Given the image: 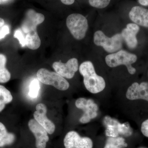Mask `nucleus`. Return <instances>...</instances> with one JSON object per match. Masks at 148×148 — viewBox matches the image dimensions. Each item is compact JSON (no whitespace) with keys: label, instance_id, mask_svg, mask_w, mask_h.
I'll return each instance as SVG.
<instances>
[{"label":"nucleus","instance_id":"1","mask_svg":"<svg viewBox=\"0 0 148 148\" xmlns=\"http://www.w3.org/2000/svg\"><path fill=\"white\" fill-rule=\"evenodd\" d=\"M79 71L83 77L85 87L88 91L95 94L105 89L106 82L103 77L96 73L92 62L86 61L82 63L79 66Z\"/></svg>","mask_w":148,"mask_h":148},{"label":"nucleus","instance_id":"2","mask_svg":"<svg viewBox=\"0 0 148 148\" xmlns=\"http://www.w3.org/2000/svg\"><path fill=\"white\" fill-rule=\"evenodd\" d=\"M105 60L107 65L111 68L124 65L130 74L133 75L136 72V69L132 65L137 61V56L126 51L120 50L116 53L109 54L106 56Z\"/></svg>","mask_w":148,"mask_h":148},{"label":"nucleus","instance_id":"3","mask_svg":"<svg viewBox=\"0 0 148 148\" xmlns=\"http://www.w3.org/2000/svg\"><path fill=\"white\" fill-rule=\"evenodd\" d=\"M123 39L121 34H117L109 38L101 31L95 32L94 42L98 46H101L109 53H113L119 51L122 47Z\"/></svg>","mask_w":148,"mask_h":148},{"label":"nucleus","instance_id":"4","mask_svg":"<svg viewBox=\"0 0 148 148\" xmlns=\"http://www.w3.org/2000/svg\"><path fill=\"white\" fill-rule=\"evenodd\" d=\"M66 25L71 34L77 40H82L85 36L88 29L87 19L79 14H72L67 17Z\"/></svg>","mask_w":148,"mask_h":148},{"label":"nucleus","instance_id":"5","mask_svg":"<svg viewBox=\"0 0 148 148\" xmlns=\"http://www.w3.org/2000/svg\"><path fill=\"white\" fill-rule=\"evenodd\" d=\"M38 79L44 84L54 86L58 90H67L70 84L65 78L60 75L45 69H41L37 73Z\"/></svg>","mask_w":148,"mask_h":148},{"label":"nucleus","instance_id":"6","mask_svg":"<svg viewBox=\"0 0 148 148\" xmlns=\"http://www.w3.org/2000/svg\"><path fill=\"white\" fill-rule=\"evenodd\" d=\"M103 123L106 126L107 136L116 137L121 135L127 137L132 135L133 131L128 123H121L117 120L109 116L104 118Z\"/></svg>","mask_w":148,"mask_h":148},{"label":"nucleus","instance_id":"7","mask_svg":"<svg viewBox=\"0 0 148 148\" xmlns=\"http://www.w3.org/2000/svg\"><path fill=\"white\" fill-rule=\"evenodd\" d=\"M75 104L77 108L83 111V114L79 119L81 123H87L98 116V105L92 99L79 98L77 99Z\"/></svg>","mask_w":148,"mask_h":148},{"label":"nucleus","instance_id":"8","mask_svg":"<svg viewBox=\"0 0 148 148\" xmlns=\"http://www.w3.org/2000/svg\"><path fill=\"white\" fill-rule=\"evenodd\" d=\"M66 148H92V141L88 137H81L75 131H70L64 139Z\"/></svg>","mask_w":148,"mask_h":148},{"label":"nucleus","instance_id":"9","mask_svg":"<svg viewBox=\"0 0 148 148\" xmlns=\"http://www.w3.org/2000/svg\"><path fill=\"white\" fill-rule=\"evenodd\" d=\"M52 66L56 73L61 76L71 79L78 69V62L77 58H72L66 64L61 62H54Z\"/></svg>","mask_w":148,"mask_h":148},{"label":"nucleus","instance_id":"10","mask_svg":"<svg viewBox=\"0 0 148 148\" xmlns=\"http://www.w3.org/2000/svg\"><path fill=\"white\" fill-rule=\"evenodd\" d=\"M28 126L36 138V146L37 148H46L47 143L49 140V137L46 130L35 119L29 121Z\"/></svg>","mask_w":148,"mask_h":148},{"label":"nucleus","instance_id":"11","mask_svg":"<svg viewBox=\"0 0 148 148\" xmlns=\"http://www.w3.org/2000/svg\"><path fill=\"white\" fill-rule=\"evenodd\" d=\"M47 108L45 104L39 103L36 106V111L34 113L35 119L42 126L49 134H52L55 130V125L46 116Z\"/></svg>","mask_w":148,"mask_h":148},{"label":"nucleus","instance_id":"12","mask_svg":"<svg viewBox=\"0 0 148 148\" xmlns=\"http://www.w3.org/2000/svg\"><path fill=\"white\" fill-rule=\"evenodd\" d=\"M45 18L43 14L38 13L33 10H29L27 12L26 17L22 23V30L26 34L36 30L37 26L42 23Z\"/></svg>","mask_w":148,"mask_h":148},{"label":"nucleus","instance_id":"13","mask_svg":"<svg viewBox=\"0 0 148 148\" xmlns=\"http://www.w3.org/2000/svg\"><path fill=\"white\" fill-rule=\"evenodd\" d=\"M126 98L130 100L142 99L148 101V83L143 82L140 84L135 82L127 89Z\"/></svg>","mask_w":148,"mask_h":148},{"label":"nucleus","instance_id":"14","mask_svg":"<svg viewBox=\"0 0 148 148\" xmlns=\"http://www.w3.org/2000/svg\"><path fill=\"white\" fill-rule=\"evenodd\" d=\"M140 31L138 25L133 23L127 24L126 28L122 31L121 35L123 39L126 42L129 48L133 49L138 45V42L136 35Z\"/></svg>","mask_w":148,"mask_h":148},{"label":"nucleus","instance_id":"15","mask_svg":"<svg viewBox=\"0 0 148 148\" xmlns=\"http://www.w3.org/2000/svg\"><path fill=\"white\" fill-rule=\"evenodd\" d=\"M130 18L137 25L148 27V10L141 7H134L129 14Z\"/></svg>","mask_w":148,"mask_h":148},{"label":"nucleus","instance_id":"16","mask_svg":"<svg viewBox=\"0 0 148 148\" xmlns=\"http://www.w3.org/2000/svg\"><path fill=\"white\" fill-rule=\"evenodd\" d=\"M15 139L14 134L8 132L5 126L0 122V148L11 145Z\"/></svg>","mask_w":148,"mask_h":148},{"label":"nucleus","instance_id":"17","mask_svg":"<svg viewBox=\"0 0 148 148\" xmlns=\"http://www.w3.org/2000/svg\"><path fill=\"white\" fill-rule=\"evenodd\" d=\"M25 37L26 45L31 49H38L41 45V40L36 30L27 33Z\"/></svg>","mask_w":148,"mask_h":148},{"label":"nucleus","instance_id":"18","mask_svg":"<svg viewBox=\"0 0 148 148\" xmlns=\"http://www.w3.org/2000/svg\"><path fill=\"white\" fill-rule=\"evenodd\" d=\"M127 147L124 138L121 137H109L104 148H124Z\"/></svg>","mask_w":148,"mask_h":148},{"label":"nucleus","instance_id":"19","mask_svg":"<svg viewBox=\"0 0 148 148\" xmlns=\"http://www.w3.org/2000/svg\"><path fill=\"white\" fill-rule=\"evenodd\" d=\"M6 58L3 54H0V83H4L10 79V73L5 68Z\"/></svg>","mask_w":148,"mask_h":148},{"label":"nucleus","instance_id":"20","mask_svg":"<svg viewBox=\"0 0 148 148\" xmlns=\"http://www.w3.org/2000/svg\"><path fill=\"white\" fill-rule=\"evenodd\" d=\"M12 99L10 91L3 86L0 85V112L5 108L6 104L10 103Z\"/></svg>","mask_w":148,"mask_h":148},{"label":"nucleus","instance_id":"21","mask_svg":"<svg viewBox=\"0 0 148 148\" xmlns=\"http://www.w3.org/2000/svg\"><path fill=\"white\" fill-rule=\"evenodd\" d=\"M40 90L39 81L37 79L32 80L29 85V96L33 98H36L38 95Z\"/></svg>","mask_w":148,"mask_h":148},{"label":"nucleus","instance_id":"22","mask_svg":"<svg viewBox=\"0 0 148 148\" xmlns=\"http://www.w3.org/2000/svg\"><path fill=\"white\" fill-rule=\"evenodd\" d=\"M111 0H89L90 5L98 8H104L108 5Z\"/></svg>","mask_w":148,"mask_h":148},{"label":"nucleus","instance_id":"23","mask_svg":"<svg viewBox=\"0 0 148 148\" xmlns=\"http://www.w3.org/2000/svg\"><path fill=\"white\" fill-rule=\"evenodd\" d=\"M14 37L18 40L19 43H20L22 47H24L25 45H26L25 38H24V36H23L21 30H19V29L16 30L15 32V33H14Z\"/></svg>","mask_w":148,"mask_h":148},{"label":"nucleus","instance_id":"24","mask_svg":"<svg viewBox=\"0 0 148 148\" xmlns=\"http://www.w3.org/2000/svg\"><path fill=\"white\" fill-rule=\"evenodd\" d=\"M141 131L143 135L148 138V119L143 122L142 123Z\"/></svg>","mask_w":148,"mask_h":148},{"label":"nucleus","instance_id":"25","mask_svg":"<svg viewBox=\"0 0 148 148\" xmlns=\"http://www.w3.org/2000/svg\"><path fill=\"white\" fill-rule=\"evenodd\" d=\"M10 33L9 27L8 25H5L0 30V39L3 38L6 35Z\"/></svg>","mask_w":148,"mask_h":148},{"label":"nucleus","instance_id":"26","mask_svg":"<svg viewBox=\"0 0 148 148\" xmlns=\"http://www.w3.org/2000/svg\"><path fill=\"white\" fill-rule=\"evenodd\" d=\"M61 2L67 5L73 4L75 2V0H61Z\"/></svg>","mask_w":148,"mask_h":148},{"label":"nucleus","instance_id":"27","mask_svg":"<svg viewBox=\"0 0 148 148\" xmlns=\"http://www.w3.org/2000/svg\"><path fill=\"white\" fill-rule=\"evenodd\" d=\"M138 2L141 5L143 6L148 5V0H138Z\"/></svg>","mask_w":148,"mask_h":148},{"label":"nucleus","instance_id":"28","mask_svg":"<svg viewBox=\"0 0 148 148\" xmlns=\"http://www.w3.org/2000/svg\"><path fill=\"white\" fill-rule=\"evenodd\" d=\"M4 24V21L3 18H0V27H2Z\"/></svg>","mask_w":148,"mask_h":148},{"label":"nucleus","instance_id":"29","mask_svg":"<svg viewBox=\"0 0 148 148\" xmlns=\"http://www.w3.org/2000/svg\"><path fill=\"white\" fill-rule=\"evenodd\" d=\"M1 1H6V0H1Z\"/></svg>","mask_w":148,"mask_h":148},{"label":"nucleus","instance_id":"30","mask_svg":"<svg viewBox=\"0 0 148 148\" xmlns=\"http://www.w3.org/2000/svg\"><path fill=\"white\" fill-rule=\"evenodd\" d=\"M1 0H0V2H1Z\"/></svg>","mask_w":148,"mask_h":148}]
</instances>
